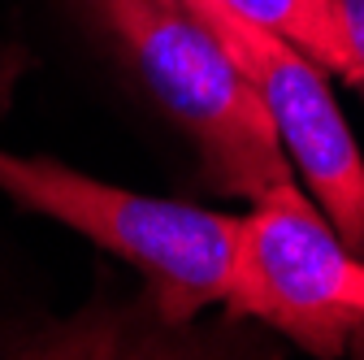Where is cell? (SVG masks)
<instances>
[{
    "label": "cell",
    "mask_w": 364,
    "mask_h": 360,
    "mask_svg": "<svg viewBox=\"0 0 364 360\" xmlns=\"http://www.w3.org/2000/svg\"><path fill=\"white\" fill-rule=\"evenodd\" d=\"M0 191L61 221L148 278L165 322H191L208 304H230L239 217L178 200H152L48 157L0 152Z\"/></svg>",
    "instance_id": "2"
},
{
    "label": "cell",
    "mask_w": 364,
    "mask_h": 360,
    "mask_svg": "<svg viewBox=\"0 0 364 360\" xmlns=\"http://www.w3.org/2000/svg\"><path fill=\"white\" fill-rule=\"evenodd\" d=\"M221 5H230L235 14L287 35L295 48H304L326 70H334V74H343L351 83L360 78L355 74V57H351L347 39H343V31L334 22L330 0H221Z\"/></svg>",
    "instance_id": "5"
},
{
    "label": "cell",
    "mask_w": 364,
    "mask_h": 360,
    "mask_svg": "<svg viewBox=\"0 0 364 360\" xmlns=\"http://www.w3.org/2000/svg\"><path fill=\"white\" fill-rule=\"evenodd\" d=\"M235 317H260L312 356H343L364 330V256L295 183L256 196L239 217Z\"/></svg>",
    "instance_id": "3"
},
{
    "label": "cell",
    "mask_w": 364,
    "mask_h": 360,
    "mask_svg": "<svg viewBox=\"0 0 364 360\" xmlns=\"http://www.w3.org/2000/svg\"><path fill=\"white\" fill-rule=\"evenodd\" d=\"M187 5L243 65L312 200L334 221L347 248L364 256V157L321 74L326 65L295 48L287 35L235 14L221 0H187Z\"/></svg>",
    "instance_id": "4"
},
{
    "label": "cell",
    "mask_w": 364,
    "mask_h": 360,
    "mask_svg": "<svg viewBox=\"0 0 364 360\" xmlns=\"http://www.w3.org/2000/svg\"><path fill=\"white\" fill-rule=\"evenodd\" d=\"M87 5L122 43L148 92L196 139L204 174L217 191L256 200L295 178L260 92L187 0H87Z\"/></svg>",
    "instance_id": "1"
},
{
    "label": "cell",
    "mask_w": 364,
    "mask_h": 360,
    "mask_svg": "<svg viewBox=\"0 0 364 360\" xmlns=\"http://www.w3.org/2000/svg\"><path fill=\"white\" fill-rule=\"evenodd\" d=\"M330 9H334V22L347 39V48L355 57V83L364 87V0H330Z\"/></svg>",
    "instance_id": "6"
}]
</instances>
